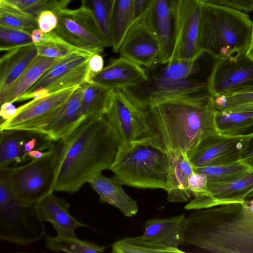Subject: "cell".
I'll list each match as a JSON object with an SVG mask.
<instances>
[{
    "label": "cell",
    "mask_w": 253,
    "mask_h": 253,
    "mask_svg": "<svg viewBox=\"0 0 253 253\" xmlns=\"http://www.w3.org/2000/svg\"><path fill=\"white\" fill-rule=\"evenodd\" d=\"M123 144L105 114L86 117L54 143L59 162L54 191H78L93 176L110 169Z\"/></svg>",
    "instance_id": "obj_1"
},
{
    "label": "cell",
    "mask_w": 253,
    "mask_h": 253,
    "mask_svg": "<svg viewBox=\"0 0 253 253\" xmlns=\"http://www.w3.org/2000/svg\"><path fill=\"white\" fill-rule=\"evenodd\" d=\"M143 111L151 133L168 151L186 153L218 132L214 98L209 92L159 102Z\"/></svg>",
    "instance_id": "obj_2"
},
{
    "label": "cell",
    "mask_w": 253,
    "mask_h": 253,
    "mask_svg": "<svg viewBox=\"0 0 253 253\" xmlns=\"http://www.w3.org/2000/svg\"><path fill=\"white\" fill-rule=\"evenodd\" d=\"M184 244L216 253H253V212L246 200L196 210L182 228Z\"/></svg>",
    "instance_id": "obj_3"
},
{
    "label": "cell",
    "mask_w": 253,
    "mask_h": 253,
    "mask_svg": "<svg viewBox=\"0 0 253 253\" xmlns=\"http://www.w3.org/2000/svg\"><path fill=\"white\" fill-rule=\"evenodd\" d=\"M207 55L204 50L192 60L173 59L165 64L143 67L147 80L121 89L142 110L159 102L209 92V77L203 74Z\"/></svg>",
    "instance_id": "obj_4"
},
{
    "label": "cell",
    "mask_w": 253,
    "mask_h": 253,
    "mask_svg": "<svg viewBox=\"0 0 253 253\" xmlns=\"http://www.w3.org/2000/svg\"><path fill=\"white\" fill-rule=\"evenodd\" d=\"M253 27L247 13L201 3L199 48L214 59L236 60L245 56Z\"/></svg>",
    "instance_id": "obj_5"
},
{
    "label": "cell",
    "mask_w": 253,
    "mask_h": 253,
    "mask_svg": "<svg viewBox=\"0 0 253 253\" xmlns=\"http://www.w3.org/2000/svg\"><path fill=\"white\" fill-rule=\"evenodd\" d=\"M169 163V151L149 134L123 145L109 170L123 185L165 190Z\"/></svg>",
    "instance_id": "obj_6"
},
{
    "label": "cell",
    "mask_w": 253,
    "mask_h": 253,
    "mask_svg": "<svg viewBox=\"0 0 253 253\" xmlns=\"http://www.w3.org/2000/svg\"><path fill=\"white\" fill-rule=\"evenodd\" d=\"M12 168L0 169V238L21 246L40 241L45 235L36 204H26L11 186Z\"/></svg>",
    "instance_id": "obj_7"
},
{
    "label": "cell",
    "mask_w": 253,
    "mask_h": 253,
    "mask_svg": "<svg viewBox=\"0 0 253 253\" xmlns=\"http://www.w3.org/2000/svg\"><path fill=\"white\" fill-rule=\"evenodd\" d=\"M59 163L53 146L42 158L31 159L23 165L12 168L10 182L18 198L25 204H37L53 193Z\"/></svg>",
    "instance_id": "obj_8"
},
{
    "label": "cell",
    "mask_w": 253,
    "mask_h": 253,
    "mask_svg": "<svg viewBox=\"0 0 253 253\" xmlns=\"http://www.w3.org/2000/svg\"><path fill=\"white\" fill-rule=\"evenodd\" d=\"M79 86L59 90L45 97L33 98L17 108L12 117L1 123L0 130L25 131L45 135L64 104Z\"/></svg>",
    "instance_id": "obj_9"
},
{
    "label": "cell",
    "mask_w": 253,
    "mask_h": 253,
    "mask_svg": "<svg viewBox=\"0 0 253 253\" xmlns=\"http://www.w3.org/2000/svg\"><path fill=\"white\" fill-rule=\"evenodd\" d=\"M58 24L52 31L60 39L80 50L100 53L108 47L91 14L82 7L55 12Z\"/></svg>",
    "instance_id": "obj_10"
},
{
    "label": "cell",
    "mask_w": 253,
    "mask_h": 253,
    "mask_svg": "<svg viewBox=\"0 0 253 253\" xmlns=\"http://www.w3.org/2000/svg\"><path fill=\"white\" fill-rule=\"evenodd\" d=\"M253 131L235 135L212 134L201 141L186 154L194 168L240 161Z\"/></svg>",
    "instance_id": "obj_11"
},
{
    "label": "cell",
    "mask_w": 253,
    "mask_h": 253,
    "mask_svg": "<svg viewBox=\"0 0 253 253\" xmlns=\"http://www.w3.org/2000/svg\"><path fill=\"white\" fill-rule=\"evenodd\" d=\"M126 145L151 133L144 111L133 104L121 89H112L105 113Z\"/></svg>",
    "instance_id": "obj_12"
},
{
    "label": "cell",
    "mask_w": 253,
    "mask_h": 253,
    "mask_svg": "<svg viewBox=\"0 0 253 253\" xmlns=\"http://www.w3.org/2000/svg\"><path fill=\"white\" fill-rule=\"evenodd\" d=\"M118 52L121 57L144 67H150L158 63L161 53L160 42L149 25L146 15L131 25Z\"/></svg>",
    "instance_id": "obj_13"
},
{
    "label": "cell",
    "mask_w": 253,
    "mask_h": 253,
    "mask_svg": "<svg viewBox=\"0 0 253 253\" xmlns=\"http://www.w3.org/2000/svg\"><path fill=\"white\" fill-rule=\"evenodd\" d=\"M201 8V3L197 0H180L171 60H192L203 51L198 46Z\"/></svg>",
    "instance_id": "obj_14"
},
{
    "label": "cell",
    "mask_w": 253,
    "mask_h": 253,
    "mask_svg": "<svg viewBox=\"0 0 253 253\" xmlns=\"http://www.w3.org/2000/svg\"><path fill=\"white\" fill-rule=\"evenodd\" d=\"M253 83V62L246 56L236 60L214 59L207 89L213 97Z\"/></svg>",
    "instance_id": "obj_15"
},
{
    "label": "cell",
    "mask_w": 253,
    "mask_h": 253,
    "mask_svg": "<svg viewBox=\"0 0 253 253\" xmlns=\"http://www.w3.org/2000/svg\"><path fill=\"white\" fill-rule=\"evenodd\" d=\"M177 11L169 0H155L146 14L147 21L158 37L161 46L158 63L172 59L176 42Z\"/></svg>",
    "instance_id": "obj_16"
},
{
    "label": "cell",
    "mask_w": 253,
    "mask_h": 253,
    "mask_svg": "<svg viewBox=\"0 0 253 253\" xmlns=\"http://www.w3.org/2000/svg\"><path fill=\"white\" fill-rule=\"evenodd\" d=\"M146 80L143 67L120 56L110 61L98 73L92 74L88 71L85 83L115 89H122Z\"/></svg>",
    "instance_id": "obj_17"
},
{
    "label": "cell",
    "mask_w": 253,
    "mask_h": 253,
    "mask_svg": "<svg viewBox=\"0 0 253 253\" xmlns=\"http://www.w3.org/2000/svg\"><path fill=\"white\" fill-rule=\"evenodd\" d=\"M38 213L44 222H50L57 234L66 237H75V231L79 227L88 226L77 220L69 212L70 205L64 199L51 193L36 204Z\"/></svg>",
    "instance_id": "obj_18"
},
{
    "label": "cell",
    "mask_w": 253,
    "mask_h": 253,
    "mask_svg": "<svg viewBox=\"0 0 253 253\" xmlns=\"http://www.w3.org/2000/svg\"><path fill=\"white\" fill-rule=\"evenodd\" d=\"M170 163L165 190L168 201L179 203L187 201L192 196L189 187V177L194 167L185 153L169 151Z\"/></svg>",
    "instance_id": "obj_19"
},
{
    "label": "cell",
    "mask_w": 253,
    "mask_h": 253,
    "mask_svg": "<svg viewBox=\"0 0 253 253\" xmlns=\"http://www.w3.org/2000/svg\"><path fill=\"white\" fill-rule=\"evenodd\" d=\"M88 183L98 194L100 202L115 207L126 216L132 217L137 213L136 202L125 192L123 184L115 175L109 178L99 173Z\"/></svg>",
    "instance_id": "obj_20"
},
{
    "label": "cell",
    "mask_w": 253,
    "mask_h": 253,
    "mask_svg": "<svg viewBox=\"0 0 253 253\" xmlns=\"http://www.w3.org/2000/svg\"><path fill=\"white\" fill-rule=\"evenodd\" d=\"M38 55L34 44L17 48L3 54L0 59V98Z\"/></svg>",
    "instance_id": "obj_21"
},
{
    "label": "cell",
    "mask_w": 253,
    "mask_h": 253,
    "mask_svg": "<svg viewBox=\"0 0 253 253\" xmlns=\"http://www.w3.org/2000/svg\"><path fill=\"white\" fill-rule=\"evenodd\" d=\"M83 88L79 86L63 105L45 135L57 141L72 132L85 118L83 113Z\"/></svg>",
    "instance_id": "obj_22"
},
{
    "label": "cell",
    "mask_w": 253,
    "mask_h": 253,
    "mask_svg": "<svg viewBox=\"0 0 253 253\" xmlns=\"http://www.w3.org/2000/svg\"><path fill=\"white\" fill-rule=\"evenodd\" d=\"M184 214L166 218H155L146 221L143 236L156 243L174 248L184 244L182 231Z\"/></svg>",
    "instance_id": "obj_23"
},
{
    "label": "cell",
    "mask_w": 253,
    "mask_h": 253,
    "mask_svg": "<svg viewBox=\"0 0 253 253\" xmlns=\"http://www.w3.org/2000/svg\"><path fill=\"white\" fill-rule=\"evenodd\" d=\"M38 134L20 130L0 131V169L15 168L30 160L26 143Z\"/></svg>",
    "instance_id": "obj_24"
},
{
    "label": "cell",
    "mask_w": 253,
    "mask_h": 253,
    "mask_svg": "<svg viewBox=\"0 0 253 253\" xmlns=\"http://www.w3.org/2000/svg\"><path fill=\"white\" fill-rule=\"evenodd\" d=\"M216 206L253 199V170L231 182L208 183Z\"/></svg>",
    "instance_id": "obj_25"
},
{
    "label": "cell",
    "mask_w": 253,
    "mask_h": 253,
    "mask_svg": "<svg viewBox=\"0 0 253 253\" xmlns=\"http://www.w3.org/2000/svg\"><path fill=\"white\" fill-rule=\"evenodd\" d=\"M59 58L38 55L21 76L11 85L0 104L13 103L24 94Z\"/></svg>",
    "instance_id": "obj_26"
},
{
    "label": "cell",
    "mask_w": 253,
    "mask_h": 253,
    "mask_svg": "<svg viewBox=\"0 0 253 253\" xmlns=\"http://www.w3.org/2000/svg\"><path fill=\"white\" fill-rule=\"evenodd\" d=\"M92 54L73 53L59 58L23 94L49 87L67 77L74 70L86 63Z\"/></svg>",
    "instance_id": "obj_27"
},
{
    "label": "cell",
    "mask_w": 253,
    "mask_h": 253,
    "mask_svg": "<svg viewBox=\"0 0 253 253\" xmlns=\"http://www.w3.org/2000/svg\"><path fill=\"white\" fill-rule=\"evenodd\" d=\"M134 0H113L111 21V47L118 52L123 38L133 22Z\"/></svg>",
    "instance_id": "obj_28"
},
{
    "label": "cell",
    "mask_w": 253,
    "mask_h": 253,
    "mask_svg": "<svg viewBox=\"0 0 253 253\" xmlns=\"http://www.w3.org/2000/svg\"><path fill=\"white\" fill-rule=\"evenodd\" d=\"M213 98L216 110L227 112L253 111V83Z\"/></svg>",
    "instance_id": "obj_29"
},
{
    "label": "cell",
    "mask_w": 253,
    "mask_h": 253,
    "mask_svg": "<svg viewBox=\"0 0 253 253\" xmlns=\"http://www.w3.org/2000/svg\"><path fill=\"white\" fill-rule=\"evenodd\" d=\"M215 121L218 132L220 134H245L253 127V111L227 112L216 110Z\"/></svg>",
    "instance_id": "obj_30"
},
{
    "label": "cell",
    "mask_w": 253,
    "mask_h": 253,
    "mask_svg": "<svg viewBox=\"0 0 253 253\" xmlns=\"http://www.w3.org/2000/svg\"><path fill=\"white\" fill-rule=\"evenodd\" d=\"M82 85L83 88L82 109L84 117L105 114L112 89L90 83H84Z\"/></svg>",
    "instance_id": "obj_31"
},
{
    "label": "cell",
    "mask_w": 253,
    "mask_h": 253,
    "mask_svg": "<svg viewBox=\"0 0 253 253\" xmlns=\"http://www.w3.org/2000/svg\"><path fill=\"white\" fill-rule=\"evenodd\" d=\"M114 253H183L179 248L166 247L145 238H126L116 242L112 246Z\"/></svg>",
    "instance_id": "obj_32"
},
{
    "label": "cell",
    "mask_w": 253,
    "mask_h": 253,
    "mask_svg": "<svg viewBox=\"0 0 253 253\" xmlns=\"http://www.w3.org/2000/svg\"><path fill=\"white\" fill-rule=\"evenodd\" d=\"M194 170L205 174L207 176L208 183H226L244 175L252 169L239 161L222 165L195 168Z\"/></svg>",
    "instance_id": "obj_33"
},
{
    "label": "cell",
    "mask_w": 253,
    "mask_h": 253,
    "mask_svg": "<svg viewBox=\"0 0 253 253\" xmlns=\"http://www.w3.org/2000/svg\"><path fill=\"white\" fill-rule=\"evenodd\" d=\"M113 0H81V7L93 16L106 44L111 47V21Z\"/></svg>",
    "instance_id": "obj_34"
},
{
    "label": "cell",
    "mask_w": 253,
    "mask_h": 253,
    "mask_svg": "<svg viewBox=\"0 0 253 253\" xmlns=\"http://www.w3.org/2000/svg\"><path fill=\"white\" fill-rule=\"evenodd\" d=\"M45 246L51 251L71 253H102L105 247L92 242L82 240L76 237H66L57 235L47 236Z\"/></svg>",
    "instance_id": "obj_35"
},
{
    "label": "cell",
    "mask_w": 253,
    "mask_h": 253,
    "mask_svg": "<svg viewBox=\"0 0 253 253\" xmlns=\"http://www.w3.org/2000/svg\"><path fill=\"white\" fill-rule=\"evenodd\" d=\"M189 187L194 198L184 207L186 210H199L216 206L208 188L207 176L195 170L189 177Z\"/></svg>",
    "instance_id": "obj_36"
},
{
    "label": "cell",
    "mask_w": 253,
    "mask_h": 253,
    "mask_svg": "<svg viewBox=\"0 0 253 253\" xmlns=\"http://www.w3.org/2000/svg\"><path fill=\"white\" fill-rule=\"evenodd\" d=\"M0 25L20 30L31 34L39 28L37 18L5 2H0Z\"/></svg>",
    "instance_id": "obj_37"
},
{
    "label": "cell",
    "mask_w": 253,
    "mask_h": 253,
    "mask_svg": "<svg viewBox=\"0 0 253 253\" xmlns=\"http://www.w3.org/2000/svg\"><path fill=\"white\" fill-rule=\"evenodd\" d=\"M36 46L39 55L51 58H61L73 53L93 54L70 45L52 32L45 33L43 42Z\"/></svg>",
    "instance_id": "obj_38"
},
{
    "label": "cell",
    "mask_w": 253,
    "mask_h": 253,
    "mask_svg": "<svg viewBox=\"0 0 253 253\" xmlns=\"http://www.w3.org/2000/svg\"><path fill=\"white\" fill-rule=\"evenodd\" d=\"M33 44L31 34L25 31L0 25V50L8 51Z\"/></svg>",
    "instance_id": "obj_39"
},
{
    "label": "cell",
    "mask_w": 253,
    "mask_h": 253,
    "mask_svg": "<svg viewBox=\"0 0 253 253\" xmlns=\"http://www.w3.org/2000/svg\"><path fill=\"white\" fill-rule=\"evenodd\" d=\"M72 0H42L30 6L24 12L37 18L39 14L45 10L54 12L62 9L66 8Z\"/></svg>",
    "instance_id": "obj_40"
},
{
    "label": "cell",
    "mask_w": 253,
    "mask_h": 253,
    "mask_svg": "<svg viewBox=\"0 0 253 253\" xmlns=\"http://www.w3.org/2000/svg\"><path fill=\"white\" fill-rule=\"evenodd\" d=\"M201 3L227 7L245 13L253 11V0H197Z\"/></svg>",
    "instance_id": "obj_41"
},
{
    "label": "cell",
    "mask_w": 253,
    "mask_h": 253,
    "mask_svg": "<svg viewBox=\"0 0 253 253\" xmlns=\"http://www.w3.org/2000/svg\"><path fill=\"white\" fill-rule=\"evenodd\" d=\"M38 28L45 33L53 31L58 24L56 14L52 11L45 10L41 12L37 18Z\"/></svg>",
    "instance_id": "obj_42"
},
{
    "label": "cell",
    "mask_w": 253,
    "mask_h": 253,
    "mask_svg": "<svg viewBox=\"0 0 253 253\" xmlns=\"http://www.w3.org/2000/svg\"><path fill=\"white\" fill-rule=\"evenodd\" d=\"M155 0H134L133 22L145 15Z\"/></svg>",
    "instance_id": "obj_43"
},
{
    "label": "cell",
    "mask_w": 253,
    "mask_h": 253,
    "mask_svg": "<svg viewBox=\"0 0 253 253\" xmlns=\"http://www.w3.org/2000/svg\"><path fill=\"white\" fill-rule=\"evenodd\" d=\"M88 72L92 74L100 72L104 68V60L99 53L93 54L88 61Z\"/></svg>",
    "instance_id": "obj_44"
},
{
    "label": "cell",
    "mask_w": 253,
    "mask_h": 253,
    "mask_svg": "<svg viewBox=\"0 0 253 253\" xmlns=\"http://www.w3.org/2000/svg\"><path fill=\"white\" fill-rule=\"evenodd\" d=\"M240 161L253 170V135L248 140Z\"/></svg>",
    "instance_id": "obj_45"
},
{
    "label": "cell",
    "mask_w": 253,
    "mask_h": 253,
    "mask_svg": "<svg viewBox=\"0 0 253 253\" xmlns=\"http://www.w3.org/2000/svg\"><path fill=\"white\" fill-rule=\"evenodd\" d=\"M17 108L11 102H5L1 105L0 110V124L9 120L16 113Z\"/></svg>",
    "instance_id": "obj_46"
},
{
    "label": "cell",
    "mask_w": 253,
    "mask_h": 253,
    "mask_svg": "<svg viewBox=\"0 0 253 253\" xmlns=\"http://www.w3.org/2000/svg\"><path fill=\"white\" fill-rule=\"evenodd\" d=\"M45 38V33L39 28L35 29L31 33V39L35 45L43 42Z\"/></svg>",
    "instance_id": "obj_47"
},
{
    "label": "cell",
    "mask_w": 253,
    "mask_h": 253,
    "mask_svg": "<svg viewBox=\"0 0 253 253\" xmlns=\"http://www.w3.org/2000/svg\"><path fill=\"white\" fill-rule=\"evenodd\" d=\"M245 56L248 59L253 62V27L250 42Z\"/></svg>",
    "instance_id": "obj_48"
},
{
    "label": "cell",
    "mask_w": 253,
    "mask_h": 253,
    "mask_svg": "<svg viewBox=\"0 0 253 253\" xmlns=\"http://www.w3.org/2000/svg\"><path fill=\"white\" fill-rule=\"evenodd\" d=\"M46 151H42L39 150H33L28 153V157L31 160L33 159H39L44 155Z\"/></svg>",
    "instance_id": "obj_49"
}]
</instances>
